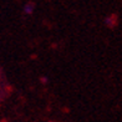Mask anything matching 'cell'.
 Listing matches in <instances>:
<instances>
[{"label": "cell", "instance_id": "obj_1", "mask_svg": "<svg viewBox=\"0 0 122 122\" xmlns=\"http://www.w3.org/2000/svg\"><path fill=\"white\" fill-rule=\"evenodd\" d=\"M24 11L26 14H32V11H34V5H32L31 3H27L25 5V8H24Z\"/></svg>", "mask_w": 122, "mask_h": 122}]
</instances>
